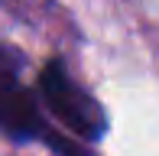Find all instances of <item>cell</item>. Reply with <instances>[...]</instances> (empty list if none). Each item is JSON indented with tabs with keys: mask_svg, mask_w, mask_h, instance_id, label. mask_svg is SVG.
<instances>
[{
	"mask_svg": "<svg viewBox=\"0 0 159 156\" xmlns=\"http://www.w3.org/2000/svg\"><path fill=\"white\" fill-rule=\"evenodd\" d=\"M26 59L16 46L0 42V137L26 143V140H39L46 143L55 156H94L84 140L59 133L42 114L39 94L23 81Z\"/></svg>",
	"mask_w": 159,
	"mask_h": 156,
	"instance_id": "cell-1",
	"label": "cell"
},
{
	"mask_svg": "<svg viewBox=\"0 0 159 156\" xmlns=\"http://www.w3.org/2000/svg\"><path fill=\"white\" fill-rule=\"evenodd\" d=\"M39 101L52 114L71 137L84 140V143H98L107 133L111 120H107L104 108L81 81H75V75L68 72L65 59H49L39 72Z\"/></svg>",
	"mask_w": 159,
	"mask_h": 156,
	"instance_id": "cell-2",
	"label": "cell"
}]
</instances>
